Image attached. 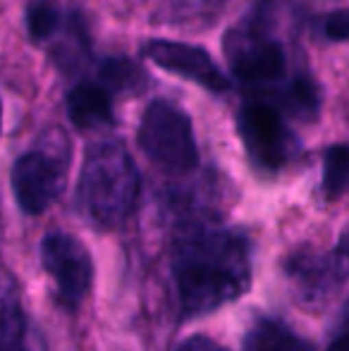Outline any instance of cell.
Masks as SVG:
<instances>
[{"instance_id": "cell-1", "label": "cell", "mask_w": 349, "mask_h": 351, "mask_svg": "<svg viewBox=\"0 0 349 351\" xmlns=\"http://www.w3.org/2000/svg\"><path fill=\"white\" fill-rule=\"evenodd\" d=\"M170 275L182 318L213 313L252 287V244L220 222L186 220L170 244Z\"/></svg>"}, {"instance_id": "cell-2", "label": "cell", "mask_w": 349, "mask_h": 351, "mask_svg": "<svg viewBox=\"0 0 349 351\" xmlns=\"http://www.w3.org/2000/svg\"><path fill=\"white\" fill-rule=\"evenodd\" d=\"M141 177L125 143L115 139L88 146L82 165L77 204L98 227H117L134 213Z\"/></svg>"}, {"instance_id": "cell-3", "label": "cell", "mask_w": 349, "mask_h": 351, "mask_svg": "<svg viewBox=\"0 0 349 351\" xmlns=\"http://www.w3.org/2000/svg\"><path fill=\"white\" fill-rule=\"evenodd\" d=\"M72 146L60 127L46 130L34 148L14 160L12 191L27 215H41L60 199L70 172Z\"/></svg>"}, {"instance_id": "cell-4", "label": "cell", "mask_w": 349, "mask_h": 351, "mask_svg": "<svg viewBox=\"0 0 349 351\" xmlns=\"http://www.w3.org/2000/svg\"><path fill=\"white\" fill-rule=\"evenodd\" d=\"M139 146L156 165L170 172H191L199 167V146L194 127L182 108L168 101H154L139 122Z\"/></svg>"}, {"instance_id": "cell-5", "label": "cell", "mask_w": 349, "mask_h": 351, "mask_svg": "<svg viewBox=\"0 0 349 351\" xmlns=\"http://www.w3.org/2000/svg\"><path fill=\"white\" fill-rule=\"evenodd\" d=\"M43 270L56 282L58 304L77 311L91 291L93 258L80 237L65 230H53L41 241Z\"/></svg>"}, {"instance_id": "cell-6", "label": "cell", "mask_w": 349, "mask_h": 351, "mask_svg": "<svg viewBox=\"0 0 349 351\" xmlns=\"http://www.w3.org/2000/svg\"><path fill=\"white\" fill-rule=\"evenodd\" d=\"M237 132L252 160L261 170H282L299 151V141L285 125L282 112L263 98L247 103L237 115Z\"/></svg>"}, {"instance_id": "cell-7", "label": "cell", "mask_w": 349, "mask_h": 351, "mask_svg": "<svg viewBox=\"0 0 349 351\" xmlns=\"http://www.w3.org/2000/svg\"><path fill=\"white\" fill-rule=\"evenodd\" d=\"M265 24L254 19L249 27L232 29L225 36L230 70L244 82H278L287 72L282 46L268 36Z\"/></svg>"}, {"instance_id": "cell-8", "label": "cell", "mask_w": 349, "mask_h": 351, "mask_svg": "<svg viewBox=\"0 0 349 351\" xmlns=\"http://www.w3.org/2000/svg\"><path fill=\"white\" fill-rule=\"evenodd\" d=\"M285 275H287L297 301L318 308L328 299L337 294L342 285L349 280V263L337 251L321 254V251H294L285 261Z\"/></svg>"}, {"instance_id": "cell-9", "label": "cell", "mask_w": 349, "mask_h": 351, "mask_svg": "<svg viewBox=\"0 0 349 351\" xmlns=\"http://www.w3.org/2000/svg\"><path fill=\"white\" fill-rule=\"evenodd\" d=\"M144 56L151 62H156L160 70L180 74V77L189 79V82L199 84V86L208 88V91H228L230 88V82L218 70L210 53L199 46L154 38V41H149L144 46Z\"/></svg>"}, {"instance_id": "cell-10", "label": "cell", "mask_w": 349, "mask_h": 351, "mask_svg": "<svg viewBox=\"0 0 349 351\" xmlns=\"http://www.w3.org/2000/svg\"><path fill=\"white\" fill-rule=\"evenodd\" d=\"M0 351H46L41 335L29 323L17 280L5 268H0Z\"/></svg>"}, {"instance_id": "cell-11", "label": "cell", "mask_w": 349, "mask_h": 351, "mask_svg": "<svg viewBox=\"0 0 349 351\" xmlns=\"http://www.w3.org/2000/svg\"><path fill=\"white\" fill-rule=\"evenodd\" d=\"M67 115L77 130H103L112 125L110 91L101 84L82 82L67 93Z\"/></svg>"}, {"instance_id": "cell-12", "label": "cell", "mask_w": 349, "mask_h": 351, "mask_svg": "<svg viewBox=\"0 0 349 351\" xmlns=\"http://www.w3.org/2000/svg\"><path fill=\"white\" fill-rule=\"evenodd\" d=\"M242 351H313V347L280 318L261 315L249 325Z\"/></svg>"}, {"instance_id": "cell-13", "label": "cell", "mask_w": 349, "mask_h": 351, "mask_svg": "<svg viewBox=\"0 0 349 351\" xmlns=\"http://www.w3.org/2000/svg\"><path fill=\"white\" fill-rule=\"evenodd\" d=\"M275 101H268L280 112H287L299 120H316L318 108H321V93H318V84L311 77H294L287 84V88L273 93ZM265 101V98H263Z\"/></svg>"}, {"instance_id": "cell-14", "label": "cell", "mask_w": 349, "mask_h": 351, "mask_svg": "<svg viewBox=\"0 0 349 351\" xmlns=\"http://www.w3.org/2000/svg\"><path fill=\"white\" fill-rule=\"evenodd\" d=\"M101 86L115 93H139L146 88V72L125 56H110L98 65Z\"/></svg>"}, {"instance_id": "cell-15", "label": "cell", "mask_w": 349, "mask_h": 351, "mask_svg": "<svg viewBox=\"0 0 349 351\" xmlns=\"http://www.w3.org/2000/svg\"><path fill=\"white\" fill-rule=\"evenodd\" d=\"M323 191L328 199H340L349 191V146L337 143L323 156Z\"/></svg>"}, {"instance_id": "cell-16", "label": "cell", "mask_w": 349, "mask_h": 351, "mask_svg": "<svg viewBox=\"0 0 349 351\" xmlns=\"http://www.w3.org/2000/svg\"><path fill=\"white\" fill-rule=\"evenodd\" d=\"M60 22H62L60 8L56 3H51V0H36V3L29 5L27 29H29V36L36 43L51 41L58 29H60Z\"/></svg>"}, {"instance_id": "cell-17", "label": "cell", "mask_w": 349, "mask_h": 351, "mask_svg": "<svg viewBox=\"0 0 349 351\" xmlns=\"http://www.w3.org/2000/svg\"><path fill=\"white\" fill-rule=\"evenodd\" d=\"M323 34L330 41H347L349 38V8L335 10L323 17Z\"/></svg>"}, {"instance_id": "cell-18", "label": "cell", "mask_w": 349, "mask_h": 351, "mask_svg": "<svg viewBox=\"0 0 349 351\" xmlns=\"http://www.w3.org/2000/svg\"><path fill=\"white\" fill-rule=\"evenodd\" d=\"M175 351H228L220 342L210 339L208 335H191Z\"/></svg>"}, {"instance_id": "cell-19", "label": "cell", "mask_w": 349, "mask_h": 351, "mask_svg": "<svg viewBox=\"0 0 349 351\" xmlns=\"http://www.w3.org/2000/svg\"><path fill=\"white\" fill-rule=\"evenodd\" d=\"M326 351H349V301H347L345 311H342V320L335 332V339H333L330 347Z\"/></svg>"}, {"instance_id": "cell-20", "label": "cell", "mask_w": 349, "mask_h": 351, "mask_svg": "<svg viewBox=\"0 0 349 351\" xmlns=\"http://www.w3.org/2000/svg\"><path fill=\"white\" fill-rule=\"evenodd\" d=\"M335 251L342 256V258L349 263V225L342 230V234H340V241H337V246H335Z\"/></svg>"}, {"instance_id": "cell-21", "label": "cell", "mask_w": 349, "mask_h": 351, "mask_svg": "<svg viewBox=\"0 0 349 351\" xmlns=\"http://www.w3.org/2000/svg\"><path fill=\"white\" fill-rule=\"evenodd\" d=\"M0 130H3V103H0Z\"/></svg>"}, {"instance_id": "cell-22", "label": "cell", "mask_w": 349, "mask_h": 351, "mask_svg": "<svg viewBox=\"0 0 349 351\" xmlns=\"http://www.w3.org/2000/svg\"><path fill=\"white\" fill-rule=\"evenodd\" d=\"M0 227H3V225H0Z\"/></svg>"}]
</instances>
